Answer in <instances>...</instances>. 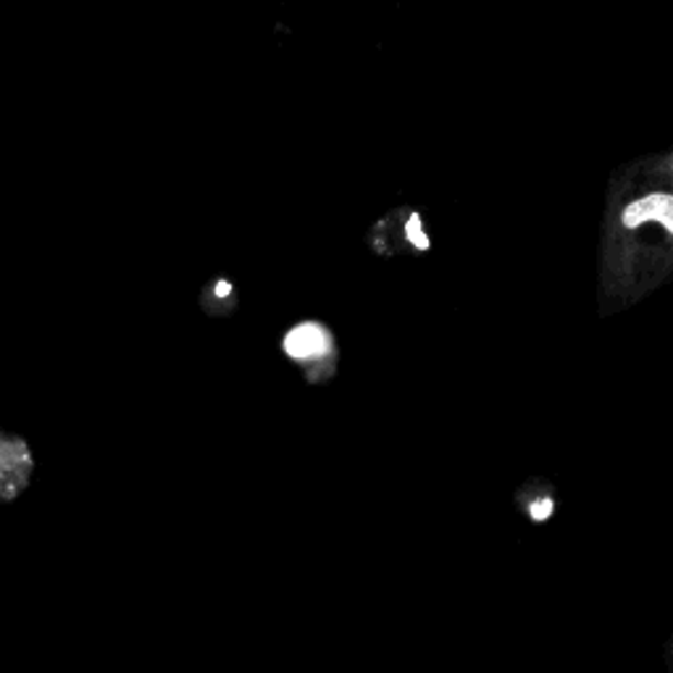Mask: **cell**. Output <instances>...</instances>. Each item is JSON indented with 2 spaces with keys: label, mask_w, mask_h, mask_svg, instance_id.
<instances>
[{
  "label": "cell",
  "mask_w": 673,
  "mask_h": 673,
  "mask_svg": "<svg viewBox=\"0 0 673 673\" xmlns=\"http://www.w3.org/2000/svg\"><path fill=\"white\" fill-rule=\"evenodd\" d=\"M621 219L626 229H639L642 224H650V221H658V224L665 227V232L673 234V195H644V198H639L624 208Z\"/></svg>",
  "instance_id": "cell-3"
},
{
  "label": "cell",
  "mask_w": 673,
  "mask_h": 673,
  "mask_svg": "<svg viewBox=\"0 0 673 673\" xmlns=\"http://www.w3.org/2000/svg\"><path fill=\"white\" fill-rule=\"evenodd\" d=\"M282 350L295 363H313L327 358L332 353V334L316 321H302V324L293 327L282 340Z\"/></svg>",
  "instance_id": "cell-2"
},
{
  "label": "cell",
  "mask_w": 673,
  "mask_h": 673,
  "mask_svg": "<svg viewBox=\"0 0 673 673\" xmlns=\"http://www.w3.org/2000/svg\"><path fill=\"white\" fill-rule=\"evenodd\" d=\"M406 238H408L410 245L419 247V251H429V245H432L427 234H423L419 213H410V219H408V224H406Z\"/></svg>",
  "instance_id": "cell-4"
},
{
  "label": "cell",
  "mask_w": 673,
  "mask_h": 673,
  "mask_svg": "<svg viewBox=\"0 0 673 673\" xmlns=\"http://www.w3.org/2000/svg\"><path fill=\"white\" fill-rule=\"evenodd\" d=\"M32 468L35 461L26 442L0 432V503H9L24 493Z\"/></svg>",
  "instance_id": "cell-1"
},
{
  "label": "cell",
  "mask_w": 673,
  "mask_h": 673,
  "mask_svg": "<svg viewBox=\"0 0 673 673\" xmlns=\"http://www.w3.org/2000/svg\"><path fill=\"white\" fill-rule=\"evenodd\" d=\"M553 510H555L553 500H548V497H542V500L531 503L529 514H531V518H534V521H544V518H550V516H553Z\"/></svg>",
  "instance_id": "cell-5"
}]
</instances>
